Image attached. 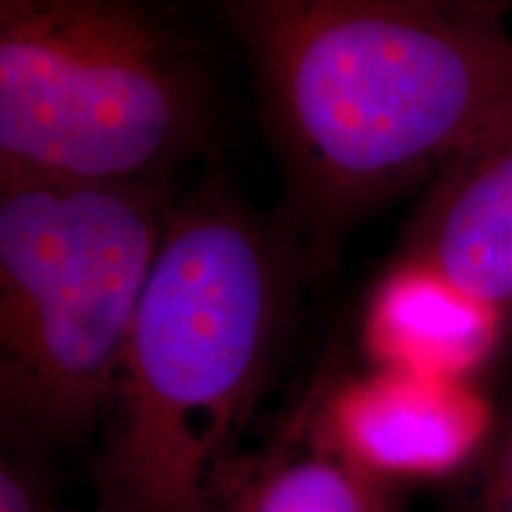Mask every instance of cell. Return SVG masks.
Returning a JSON list of instances; mask_svg holds the SVG:
<instances>
[{"mask_svg":"<svg viewBox=\"0 0 512 512\" xmlns=\"http://www.w3.org/2000/svg\"><path fill=\"white\" fill-rule=\"evenodd\" d=\"M223 15L256 72L278 216L309 280L375 211L512 119L508 3L240 0Z\"/></svg>","mask_w":512,"mask_h":512,"instance_id":"1","label":"cell"},{"mask_svg":"<svg viewBox=\"0 0 512 512\" xmlns=\"http://www.w3.org/2000/svg\"><path fill=\"white\" fill-rule=\"evenodd\" d=\"M302 247L211 178L178 197L93 465L95 512H216L271 380Z\"/></svg>","mask_w":512,"mask_h":512,"instance_id":"2","label":"cell"},{"mask_svg":"<svg viewBox=\"0 0 512 512\" xmlns=\"http://www.w3.org/2000/svg\"><path fill=\"white\" fill-rule=\"evenodd\" d=\"M171 183L0 185V425L100 432L176 204Z\"/></svg>","mask_w":512,"mask_h":512,"instance_id":"3","label":"cell"},{"mask_svg":"<svg viewBox=\"0 0 512 512\" xmlns=\"http://www.w3.org/2000/svg\"><path fill=\"white\" fill-rule=\"evenodd\" d=\"M209 124L200 60L159 12L0 3V185L169 183Z\"/></svg>","mask_w":512,"mask_h":512,"instance_id":"4","label":"cell"},{"mask_svg":"<svg viewBox=\"0 0 512 512\" xmlns=\"http://www.w3.org/2000/svg\"><path fill=\"white\" fill-rule=\"evenodd\" d=\"M323 439L363 472L403 489L456 482L484 451L498 411L475 382L377 368L311 387Z\"/></svg>","mask_w":512,"mask_h":512,"instance_id":"5","label":"cell"},{"mask_svg":"<svg viewBox=\"0 0 512 512\" xmlns=\"http://www.w3.org/2000/svg\"><path fill=\"white\" fill-rule=\"evenodd\" d=\"M394 261L434 268L512 323V119L434 178Z\"/></svg>","mask_w":512,"mask_h":512,"instance_id":"6","label":"cell"},{"mask_svg":"<svg viewBox=\"0 0 512 512\" xmlns=\"http://www.w3.org/2000/svg\"><path fill=\"white\" fill-rule=\"evenodd\" d=\"M510 320L434 268L392 261L370 294L366 347L377 368L475 382Z\"/></svg>","mask_w":512,"mask_h":512,"instance_id":"7","label":"cell"},{"mask_svg":"<svg viewBox=\"0 0 512 512\" xmlns=\"http://www.w3.org/2000/svg\"><path fill=\"white\" fill-rule=\"evenodd\" d=\"M216 512H406V505L401 489L323 439L309 392L268 444L235 460Z\"/></svg>","mask_w":512,"mask_h":512,"instance_id":"8","label":"cell"},{"mask_svg":"<svg viewBox=\"0 0 512 512\" xmlns=\"http://www.w3.org/2000/svg\"><path fill=\"white\" fill-rule=\"evenodd\" d=\"M451 512H512V401L484 451L456 482Z\"/></svg>","mask_w":512,"mask_h":512,"instance_id":"9","label":"cell"},{"mask_svg":"<svg viewBox=\"0 0 512 512\" xmlns=\"http://www.w3.org/2000/svg\"><path fill=\"white\" fill-rule=\"evenodd\" d=\"M46 448L3 439L0 512H64Z\"/></svg>","mask_w":512,"mask_h":512,"instance_id":"10","label":"cell"},{"mask_svg":"<svg viewBox=\"0 0 512 512\" xmlns=\"http://www.w3.org/2000/svg\"><path fill=\"white\" fill-rule=\"evenodd\" d=\"M508 12H510V19H512V3H508Z\"/></svg>","mask_w":512,"mask_h":512,"instance_id":"11","label":"cell"}]
</instances>
